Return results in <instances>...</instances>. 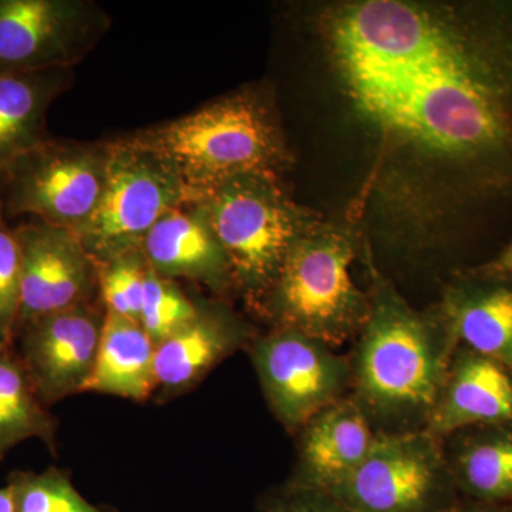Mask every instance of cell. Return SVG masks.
Masks as SVG:
<instances>
[{"instance_id":"6da1fadb","label":"cell","mask_w":512,"mask_h":512,"mask_svg":"<svg viewBox=\"0 0 512 512\" xmlns=\"http://www.w3.org/2000/svg\"><path fill=\"white\" fill-rule=\"evenodd\" d=\"M319 28L379 143L387 207L436 212L456 237L512 204V3L363 0Z\"/></svg>"},{"instance_id":"7a4b0ae2","label":"cell","mask_w":512,"mask_h":512,"mask_svg":"<svg viewBox=\"0 0 512 512\" xmlns=\"http://www.w3.org/2000/svg\"><path fill=\"white\" fill-rule=\"evenodd\" d=\"M369 316L348 353L355 400L377 434L427 429L458 339L433 303L407 301L363 248Z\"/></svg>"},{"instance_id":"3957f363","label":"cell","mask_w":512,"mask_h":512,"mask_svg":"<svg viewBox=\"0 0 512 512\" xmlns=\"http://www.w3.org/2000/svg\"><path fill=\"white\" fill-rule=\"evenodd\" d=\"M173 165L191 200L244 174L281 177L293 157L274 97L249 86L124 137Z\"/></svg>"},{"instance_id":"277c9868","label":"cell","mask_w":512,"mask_h":512,"mask_svg":"<svg viewBox=\"0 0 512 512\" xmlns=\"http://www.w3.org/2000/svg\"><path fill=\"white\" fill-rule=\"evenodd\" d=\"M363 248L355 229L322 222L295 242L255 312L269 328L298 330L336 349L353 342L369 316V296L352 275Z\"/></svg>"},{"instance_id":"5b68a950","label":"cell","mask_w":512,"mask_h":512,"mask_svg":"<svg viewBox=\"0 0 512 512\" xmlns=\"http://www.w3.org/2000/svg\"><path fill=\"white\" fill-rule=\"evenodd\" d=\"M220 242L234 292L258 308L296 241L322 224L316 212L293 201L281 177L244 174L191 201Z\"/></svg>"},{"instance_id":"8992f818","label":"cell","mask_w":512,"mask_h":512,"mask_svg":"<svg viewBox=\"0 0 512 512\" xmlns=\"http://www.w3.org/2000/svg\"><path fill=\"white\" fill-rule=\"evenodd\" d=\"M106 184L93 217L77 237L97 266L141 251L167 212L191 200L173 165L126 138L110 141Z\"/></svg>"},{"instance_id":"52a82bcc","label":"cell","mask_w":512,"mask_h":512,"mask_svg":"<svg viewBox=\"0 0 512 512\" xmlns=\"http://www.w3.org/2000/svg\"><path fill=\"white\" fill-rule=\"evenodd\" d=\"M107 161V143L47 137L0 174L6 220L29 217L77 234L99 205Z\"/></svg>"},{"instance_id":"ba28073f","label":"cell","mask_w":512,"mask_h":512,"mask_svg":"<svg viewBox=\"0 0 512 512\" xmlns=\"http://www.w3.org/2000/svg\"><path fill=\"white\" fill-rule=\"evenodd\" d=\"M329 493L356 512H447L461 500L443 440L426 430L377 434L365 461Z\"/></svg>"},{"instance_id":"9c48e42d","label":"cell","mask_w":512,"mask_h":512,"mask_svg":"<svg viewBox=\"0 0 512 512\" xmlns=\"http://www.w3.org/2000/svg\"><path fill=\"white\" fill-rule=\"evenodd\" d=\"M248 350L266 403L289 433L352 392L348 355L298 330L256 333Z\"/></svg>"},{"instance_id":"30bf717a","label":"cell","mask_w":512,"mask_h":512,"mask_svg":"<svg viewBox=\"0 0 512 512\" xmlns=\"http://www.w3.org/2000/svg\"><path fill=\"white\" fill-rule=\"evenodd\" d=\"M109 28L87 0H0V73L74 69Z\"/></svg>"},{"instance_id":"8fae6325","label":"cell","mask_w":512,"mask_h":512,"mask_svg":"<svg viewBox=\"0 0 512 512\" xmlns=\"http://www.w3.org/2000/svg\"><path fill=\"white\" fill-rule=\"evenodd\" d=\"M20 258V326L100 301L99 266L76 232L39 220L13 227Z\"/></svg>"},{"instance_id":"7c38bea8","label":"cell","mask_w":512,"mask_h":512,"mask_svg":"<svg viewBox=\"0 0 512 512\" xmlns=\"http://www.w3.org/2000/svg\"><path fill=\"white\" fill-rule=\"evenodd\" d=\"M106 309L92 302L20 326L13 349L46 407L86 393Z\"/></svg>"},{"instance_id":"4fadbf2b","label":"cell","mask_w":512,"mask_h":512,"mask_svg":"<svg viewBox=\"0 0 512 512\" xmlns=\"http://www.w3.org/2000/svg\"><path fill=\"white\" fill-rule=\"evenodd\" d=\"M437 303L460 345L512 372V276L488 261L461 266L444 279Z\"/></svg>"},{"instance_id":"5bb4252c","label":"cell","mask_w":512,"mask_h":512,"mask_svg":"<svg viewBox=\"0 0 512 512\" xmlns=\"http://www.w3.org/2000/svg\"><path fill=\"white\" fill-rule=\"evenodd\" d=\"M255 329L224 302H201L187 325L156 346V396L168 402L204 379L222 360L248 349Z\"/></svg>"},{"instance_id":"9a60e30c","label":"cell","mask_w":512,"mask_h":512,"mask_svg":"<svg viewBox=\"0 0 512 512\" xmlns=\"http://www.w3.org/2000/svg\"><path fill=\"white\" fill-rule=\"evenodd\" d=\"M295 436L296 460L288 483L328 493L355 473L377 439L350 396L320 410Z\"/></svg>"},{"instance_id":"2e32d148","label":"cell","mask_w":512,"mask_h":512,"mask_svg":"<svg viewBox=\"0 0 512 512\" xmlns=\"http://www.w3.org/2000/svg\"><path fill=\"white\" fill-rule=\"evenodd\" d=\"M512 421V372L458 345L426 431L444 440L467 427Z\"/></svg>"},{"instance_id":"e0dca14e","label":"cell","mask_w":512,"mask_h":512,"mask_svg":"<svg viewBox=\"0 0 512 512\" xmlns=\"http://www.w3.org/2000/svg\"><path fill=\"white\" fill-rule=\"evenodd\" d=\"M141 251L148 268L161 278L197 282L220 296L234 291L227 256L191 202L167 212L148 232Z\"/></svg>"},{"instance_id":"ac0fdd59","label":"cell","mask_w":512,"mask_h":512,"mask_svg":"<svg viewBox=\"0 0 512 512\" xmlns=\"http://www.w3.org/2000/svg\"><path fill=\"white\" fill-rule=\"evenodd\" d=\"M443 448L461 498L512 505V421L458 430Z\"/></svg>"},{"instance_id":"d6986e66","label":"cell","mask_w":512,"mask_h":512,"mask_svg":"<svg viewBox=\"0 0 512 512\" xmlns=\"http://www.w3.org/2000/svg\"><path fill=\"white\" fill-rule=\"evenodd\" d=\"M73 80L74 69L0 73V174L50 137L47 113Z\"/></svg>"},{"instance_id":"ffe728a7","label":"cell","mask_w":512,"mask_h":512,"mask_svg":"<svg viewBox=\"0 0 512 512\" xmlns=\"http://www.w3.org/2000/svg\"><path fill=\"white\" fill-rule=\"evenodd\" d=\"M156 345L140 323L106 311L99 353L86 392L146 402L156 392Z\"/></svg>"},{"instance_id":"44dd1931","label":"cell","mask_w":512,"mask_h":512,"mask_svg":"<svg viewBox=\"0 0 512 512\" xmlns=\"http://www.w3.org/2000/svg\"><path fill=\"white\" fill-rule=\"evenodd\" d=\"M39 439L56 454V421L40 400L32 380L10 348L0 352V460L12 448Z\"/></svg>"},{"instance_id":"7402d4cb","label":"cell","mask_w":512,"mask_h":512,"mask_svg":"<svg viewBox=\"0 0 512 512\" xmlns=\"http://www.w3.org/2000/svg\"><path fill=\"white\" fill-rule=\"evenodd\" d=\"M8 487L15 512H113L90 504L69 476L55 467L42 473L13 471Z\"/></svg>"},{"instance_id":"603a6c76","label":"cell","mask_w":512,"mask_h":512,"mask_svg":"<svg viewBox=\"0 0 512 512\" xmlns=\"http://www.w3.org/2000/svg\"><path fill=\"white\" fill-rule=\"evenodd\" d=\"M200 303L192 301L177 282L161 278L148 268L140 325L158 346L197 315Z\"/></svg>"},{"instance_id":"cb8c5ba5","label":"cell","mask_w":512,"mask_h":512,"mask_svg":"<svg viewBox=\"0 0 512 512\" xmlns=\"http://www.w3.org/2000/svg\"><path fill=\"white\" fill-rule=\"evenodd\" d=\"M148 265L143 251L99 266L100 301L114 315L140 323Z\"/></svg>"},{"instance_id":"d4e9b609","label":"cell","mask_w":512,"mask_h":512,"mask_svg":"<svg viewBox=\"0 0 512 512\" xmlns=\"http://www.w3.org/2000/svg\"><path fill=\"white\" fill-rule=\"evenodd\" d=\"M22 313L20 258L13 228L0 208V352L13 348Z\"/></svg>"},{"instance_id":"484cf974","label":"cell","mask_w":512,"mask_h":512,"mask_svg":"<svg viewBox=\"0 0 512 512\" xmlns=\"http://www.w3.org/2000/svg\"><path fill=\"white\" fill-rule=\"evenodd\" d=\"M256 512H356L328 491L289 484L271 488L258 500Z\"/></svg>"},{"instance_id":"4316f807","label":"cell","mask_w":512,"mask_h":512,"mask_svg":"<svg viewBox=\"0 0 512 512\" xmlns=\"http://www.w3.org/2000/svg\"><path fill=\"white\" fill-rule=\"evenodd\" d=\"M447 512H512V505L480 503V501H460Z\"/></svg>"},{"instance_id":"83f0119b","label":"cell","mask_w":512,"mask_h":512,"mask_svg":"<svg viewBox=\"0 0 512 512\" xmlns=\"http://www.w3.org/2000/svg\"><path fill=\"white\" fill-rule=\"evenodd\" d=\"M488 262L494 265L495 268L500 269V271L505 272V274L512 276V239Z\"/></svg>"},{"instance_id":"f1b7e54d","label":"cell","mask_w":512,"mask_h":512,"mask_svg":"<svg viewBox=\"0 0 512 512\" xmlns=\"http://www.w3.org/2000/svg\"><path fill=\"white\" fill-rule=\"evenodd\" d=\"M0 512H15V504H13L12 493H10L8 485L0 488Z\"/></svg>"}]
</instances>
